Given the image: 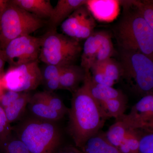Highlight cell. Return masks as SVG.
I'll return each mask as SVG.
<instances>
[{
	"instance_id": "cell-16",
	"label": "cell",
	"mask_w": 153,
	"mask_h": 153,
	"mask_svg": "<svg viewBox=\"0 0 153 153\" xmlns=\"http://www.w3.org/2000/svg\"><path fill=\"white\" fill-rule=\"evenodd\" d=\"M80 150L84 153H122L106 140L104 133H100L88 140Z\"/></svg>"
},
{
	"instance_id": "cell-17",
	"label": "cell",
	"mask_w": 153,
	"mask_h": 153,
	"mask_svg": "<svg viewBox=\"0 0 153 153\" xmlns=\"http://www.w3.org/2000/svg\"><path fill=\"white\" fill-rule=\"evenodd\" d=\"M32 95L30 92H22L16 100L4 108L7 119L10 124L22 117Z\"/></svg>"
},
{
	"instance_id": "cell-30",
	"label": "cell",
	"mask_w": 153,
	"mask_h": 153,
	"mask_svg": "<svg viewBox=\"0 0 153 153\" xmlns=\"http://www.w3.org/2000/svg\"><path fill=\"white\" fill-rule=\"evenodd\" d=\"M13 127L7 119L4 108L0 105V144L10 136Z\"/></svg>"
},
{
	"instance_id": "cell-23",
	"label": "cell",
	"mask_w": 153,
	"mask_h": 153,
	"mask_svg": "<svg viewBox=\"0 0 153 153\" xmlns=\"http://www.w3.org/2000/svg\"><path fill=\"white\" fill-rule=\"evenodd\" d=\"M39 94L41 98L52 110L63 117L65 115L68 114L69 108L65 105L60 97L54 92L44 91L39 92Z\"/></svg>"
},
{
	"instance_id": "cell-26",
	"label": "cell",
	"mask_w": 153,
	"mask_h": 153,
	"mask_svg": "<svg viewBox=\"0 0 153 153\" xmlns=\"http://www.w3.org/2000/svg\"><path fill=\"white\" fill-rule=\"evenodd\" d=\"M96 26L95 20L91 16L90 12L85 16L81 22L75 33L74 39H87L94 33Z\"/></svg>"
},
{
	"instance_id": "cell-13",
	"label": "cell",
	"mask_w": 153,
	"mask_h": 153,
	"mask_svg": "<svg viewBox=\"0 0 153 153\" xmlns=\"http://www.w3.org/2000/svg\"><path fill=\"white\" fill-rule=\"evenodd\" d=\"M27 107L32 116L39 119L56 122L63 117L49 106L41 98L39 92L32 95Z\"/></svg>"
},
{
	"instance_id": "cell-28",
	"label": "cell",
	"mask_w": 153,
	"mask_h": 153,
	"mask_svg": "<svg viewBox=\"0 0 153 153\" xmlns=\"http://www.w3.org/2000/svg\"><path fill=\"white\" fill-rule=\"evenodd\" d=\"M139 153H153V129H139Z\"/></svg>"
},
{
	"instance_id": "cell-4",
	"label": "cell",
	"mask_w": 153,
	"mask_h": 153,
	"mask_svg": "<svg viewBox=\"0 0 153 153\" xmlns=\"http://www.w3.org/2000/svg\"><path fill=\"white\" fill-rule=\"evenodd\" d=\"M122 78L130 90L143 97L153 93V60L140 52L120 50Z\"/></svg>"
},
{
	"instance_id": "cell-6",
	"label": "cell",
	"mask_w": 153,
	"mask_h": 153,
	"mask_svg": "<svg viewBox=\"0 0 153 153\" xmlns=\"http://www.w3.org/2000/svg\"><path fill=\"white\" fill-rule=\"evenodd\" d=\"M47 25V21L9 1L0 18V48L4 49L12 40L24 35H31Z\"/></svg>"
},
{
	"instance_id": "cell-2",
	"label": "cell",
	"mask_w": 153,
	"mask_h": 153,
	"mask_svg": "<svg viewBox=\"0 0 153 153\" xmlns=\"http://www.w3.org/2000/svg\"><path fill=\"white\" fill-rule=\"evenodd\" d=\"M121 2L122 14L113 29L120 50L140 52L153 60V29L130 1Z\"/></svg>"
},
{
	"instance_id": "cell-24",
	"label": "cell",
	"mask_w": 153,
	"mask_h": 153,
	"mask_svg": "<svg viewBox=\"0 0 153 153\" xmlns=\"http://www.w3.org/2000/svg\"><path fill=\"white\" fill-rule=\"evenodd\" d=\"M94 65L98 66L107 76L114 81L115 83L120 79L121 74L120 64L113 58L111 57Z\"/></svg>"
},
{
	"instance_id": "cell-27",
	"label": "cell",
	"mask_w": 153,
	"mask_h": 153,
	"mask_svg": "<svg viewBox=\"0 0 153 153\" xmlns=\"http://www.w3.org/2000/svg\"><path fill=\"white\" fill-rule=\"evenodd\" d=\"M1 145L4 153H30L25 144L16 135H12V134Z\"/></svg>"
},
{
	"instance_id": "cell-8",
	"label": "cell",
	"mask_w": 153,
	"mask_h": 153,
	"mask_svg": "<svg viewBox=\"0 0 153 153\" xmlns=\"http://www.w3.org/2000/svg\"><path fill=\"white\" fill-rule=\"evenodd\" d=\"M41 38L24 35L10 41L4 51L7 63L13 67L38 60Z\"/></svg>"
},
{
	"instance_id": "cell-18",
	"label": "cell",
	"mask_w": 153,
	"mask_h": 153,
	"mask_svg": "<svg viewBox=\"0 0 153 153\" xmlns=\"http://www.w3.org/2000/svg\"><path fill=\"white\" fill-rule=\"evenodd\" d=\"M61 66L45 64L41 69L42 82L47 91L54 92L60 89V76Z\"/></svg>"
},
{
	"instance_id": "cell-25",
	"label": "cell",
	"mask_w": 153,
	"mask_h": 153,
	"mask_svg": "<svg viewBox=\"0 0 153 153\" xmlns=\"http://www.w3.org/2000/svg\"><path fill=\"white\" fill-rule=\"evenodd\" d=\"M130 1L143 19L153 29V1L151 0Z\"/></svg>"
},
{
	"instance_id": "cell-36",
	"label": "cell",
	"mask_w": 153,
	"mask_h": 153,
	"mask_svg": "<svg viewBox=\"0 0 153 153\" xmlns=\"http://www.w3.org/2000/svg\"><path fill=\"white\" fill-rule=\"evenodd\" d=\"M71 153H81V151L79 149L73 147Z\"/></svg>"
},
{
	"instance_id": "cell-10",
	"label": "cell",
	"mask_w": 153,
	"mask_h": 153,
	"mask_svg": "<svg viewBox=\"0 0 153 153\" xmlns=\"http://www.w3.org/2000/svg\"><path fill=\"white\" fill-rule=\"evenodd\" d=\"M86 0H59L53 7L52 14L47 21L49 29L57 30L62 24L76 9L82 6L86 5Z\"/></svg>"
},
{
	"instance_id": "cell-12",
	"label": "cell",
	"mask_w": 153,
	"mask_h": 153,
	"mask_svg": "<svg viewBox=\"0 0 153 153\" xmlns=\"http://www.w3.org/2000/svg\"><path fill=\"white\" fill-rule=\"evenodd\" d=\"M83 82L86 85L89 93L99 104L111 99L126 97L121 91L94 82L91 79L90 71L85 72V78Z\"/></svg>"
},
{
	"instance_id": "cell-11",
	"label": "cell",
	"mask_w": 153,
	"mask_h": 153,
	"mask_svg": "<svg viewBox=\"0 0 153 153\" xmlns=\"http://www.w3.org/2000/svg\"><path fill=\"white\" fill-rule=\"evenodd\" d=\"M85 72L81 66L74 64L63 66L60 76V89L73 93L79 88V83L85 79Z\"/></svg>"
},
{
	"instance_id": "cell-14",
	"label": "cell",
	"mask_w": 153,
	"mask_h": 153,
	"mask_svg": "<svg viewBox=\"0 0 153 153\" xmlns=\"http://www.w3.org/2000/svg\"><path fill=\"white\" fill-rule=\"evenodd\" d=\"M101 31L94 32L86 39L81 55V66L85 72H89L95 62L101 42Z\"/></svg>"
},
{
	"instance_id": "cell-22",
	"label": "cell",
	"mask_w": 153,
	"mask_h": 153,
	"mask_svg": "<svg viewBox=\"0 0 153 153\" xmlns=\"http://www.w3.org/2000/svg\"><path fill=\"white\" fill-rule=\"evenodd\" d=\"M101 42L100 46L94 64L111 58L114 54V48L111 36L109 33L105 31H101Z\"/></svg>"
},
{
	"instance_id": "cell-38",
	"label": "cell",
	"mask_w": 153,
	"mask_h": 153,
	"mask_svg": "<svg viewBox=\"0 0 153 153\" xmlns=\"http://www.w3.org/2000/svg\"><path fill=\"white\" fill-rule=\"evenodd\" d=\"M81 153H84L82 152H81Z\"/></svg>"
},
{
	"instance_id": "cell-20",
	"label": "cell",
	"mask_w": 153,
	"mask_h": 153,
	"mask_svg": "<svg viewBox=\"0 0 153 153\" xmlns=\"http://www.w3.org/2000/svg\"><path fill=\"white\" fill-rule=\"evenodd\" d=\"M107 117L117 120L124 114L128 105L127 97L111 99L99 104Z\"/></svg>"
},
{
	"instance_id": "cell-15",
	"label": "cell",
	"mask_w": 153,
	"mask_h": 153,
	"mask_svg": "<svg viewBox=\"0 0 153 153\" xmlns=\"http://www.w3.org/2000/svg\"><path fill=\"white\" fill-rule=\"evenodd\" d=\"M11 1L21 8L44 20L49 19L53 9L49 0H11Z\"/></svg>"
},
{
	"instance_id": "cell-19",
	"label": "cell",
	"mask_w": 153,
	"mask_h": 153,
	"mask_svg": "<svg viewBox=\"0 0 153 153\" xmlns=\"http://www.w3.org/2000/svg\"><path fill=\"white\" fill-rule=\"evenodd\" d=\"M90 12L86 5L76 9L61 24V28L64 35L74 38L77 28L82 20Z\"/></svg>"
},
{
	"instance_id": "cell-9",
	"label": "cell",
	"mask_w": 153,
	"mask_h": 153,
	"mask_svg": "<svg viewBox=\"0 0 153 153\" xmlns=\"http://www.w3.org/2000/svg\"><path fill=\"white\" fill-rule=\"evenodd\" d=\"M117 120L122 122L127 129H153V93L142 97L128 114H124Z\"/></svg>"
},
{
	"instance_id": "cell-7",
	"label": "cell",
	"mask_w": 153,
	"mask_h": 153,
	"mask_svg": "<svg viewBox=\"0 0 153 153\" xmlns=\"http://www.w3.org/2000/svg\"><path fill=\"white\" fill-rule=\"evenodd\" d=\"M38 61L10 67L2 79L3 87L19 92H29L36 89L42 82Z\"/></svg>"
},
{
	"instance_id": "cell-32",
	"label": "cell",
	"mask_w": 153,
	"mask_h": 153,
	"mask_svg": "<svg viewBox=\"0 0 153 153\" xmlns=\"http://www.w3.org/2000/svg\"><path fill=\"white\" fill-rule=\"evenodd\" d=\"M22 93L7 90L6 92L3 93L0 97V105L3 108H5L16 100Z\"/></svg>"
},
{
	"instance_id": "cell-21",
	"label": "cell",
	"mask_w": 153,
	"mask_h": 153,
	"mask_svg": "<svg viewBox=\"0 0 153 153\" xmlns=\"http://www.w3.org/2000/svg\"><path fill=\"white\" fill-rule=\"evenodd\" d=\"M127 129L121 121H116L104 133L105 138L111 144L118 149L125 138Z\"/></svg>"
},
{
	"instance_id": "cell-3",
	"label": "cell",
	"mask_w": 153,
	"mask_h": 153,
	"mask_svg": "<svg viewBox=\"0 0 153 153\" xmlns=\"http://www.w3.org/2000/svg\"><path fill=\"white\" fill-rule=\"evenodd\" d=\"M13 131L30 153H55L61 144L62 134L56 122L31 116L13 128Z\"/></svg>"
},
{
	"instance_id": "cell-31",
	"label": "cell",
	"mask_w": 153,
	"mask_h": 153,
	"mask_svg": "<svg viewBox=\"0 0 153 153\" xmlns=\"http://www.w3.org/2000/svg\"><path fill=\"white\" fill-rule=\"evenodd\" d=\"M139 129H131L127 130L125 139L131 153H139Z\"/></svg>"
},
{
	"instance_id": "cell-29",
	"label": "cell",
	"mask_w": 153,
	"mask_h": 153,
	"mask_svg": "<svg viewBox=\"0 0 153 153\" xmlns=\"http://www.w3.org/2000/svg\"><path fill=\"white\" fill-rule=\"evenodd\" d=\"M91 76L94 82L97 84L112 87L115 82L107 76L100 68L97 65H94L90 69Z\"/></svg>"
},
{
	"instance_id": "cell-33",
	"label": "cell",
	"mask_w": 153,
	"mask_h": 153,
	"mask_svg": "<svg viewBox=\"0 0 153 153\" xmlns=\"http://www.w3.org/2000/svg\"><path fill=\"white\" fill-rule=\"evenodd\" d=\"M6 63H7V61L4 50L0 48V71L4 68Z\"/></svg>"
},
{
	"instance_id": "cell-37",
	"label": "cell",
	"mask_w": 153,
	"mask_h": 153,
	"mask_svg": "<svg viewBox=\"0 0 153 153\" xmlns=\"http://www.w3.org/2000/svg\"><path fill=\"white\" fill-rule=\"evenodd\" d=\"M2 85L1 81H0V97L1 95V94H2V92H1V85Z\"/></svg>"
},
{
	"instance_id": "cell-34",
	"label": "cell",
	"mask_w": 153,
	"mask_h": 153,
	"mask_svg": "<svg viewBox=\"0 0 153 153\" xmlns=\"http://www.w3.org/2000/svg\"><path fill=\"white\" fill-rule=\"evenodd\" d=\"M9 0H0V18L6 8Z\"/></svg>"
},
{
	"instance_id": "cell-5",
	"label": "cell",
	"mask_w": 153,
	"mask_h": 153,
	"mask_svg": "<svg viewBox=\"0 0 153 153\" xmlns=\"http://www.w3.org/2000/svg\"><path fill=\"white\" fill-rule=\"evenodd\" d=\"M40 38L39 59L45 64L61 67L74 64L82 50L79 41L57 30L49 29Z\"/></svg>"
},
{
	"instance_id": "cell-1",
	"label": "cell",
	"mask_w": 153,
	"mask_h": 153,
	"mask_svg": "<svg viewBox=\"0 0 153 153\" xmlns=\"http://www.w3.org/2000/svg\"><path fill=\"white\" fill-rule=\"evenodd\" d=\"M68 114L67 130L79 150L88 140L99 133L108 119L84 83L72 93Z\"/></svg>"
},
{
	"instance_id": "cell-35",
	"label": "cell",
	"mask_w": 153,
	"mask_h": 153,
	"mask_svg": "<svg viewBox=\"0 0 153 153\" xmlns=\"http://www.w3.org/2000/svg\"><path fill=\"white\" fill-rule=\"evenodd\" d=\"M72 146L65 147L61 149L59 148L55 153H71Z\"/></svg>"
}]
</instances>
